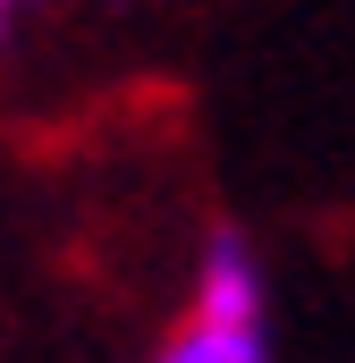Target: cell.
Instances as JSON below:
<instances>
[{
	"label": "cell",
	"mask_w": 355,
	"mask_h": 363,
	"mask_svg": "<svg viewBox=\"0 0 355 363\" xmlns=\"http://www.w3.org/2000/svg\"><path fill=\"white\" fill-rule=\"evenodd\" d=\"M153 363H271V330H237V321H178L153 347Z\"/></svg>",
	"instance_id": "obj_2"
},
{
	"label": "cell",
	"mask_w": 355,
	"mask_h": 363,
	"mask_svg": "<svg viewBox=\"0 0 355 363\" xmlns=\"http://www.w3.org/2000/svg\"><path fill=\"white\" fill-rule=\"evenodd\" d=\"M9 34H17V17H9V0H0V51H9Z\"/></svg>",
	"instance_id": "obj_3"
},
{
	"label": "cell",
	"mask_w": 355,
	"mask_h": 363,
	"mask_svg": "<svg viewBox=\"0 0 355 363\" xmlns=\"http://www.w3.org/2000/svg\"><path fill=\"white\" fill-rule=\"evenodd\" d=\"M271 279L246 228H212L195 254V321H237V330H271Z\"/></svg>",
	"instance_id": "obj_1"
}]
</instances>
